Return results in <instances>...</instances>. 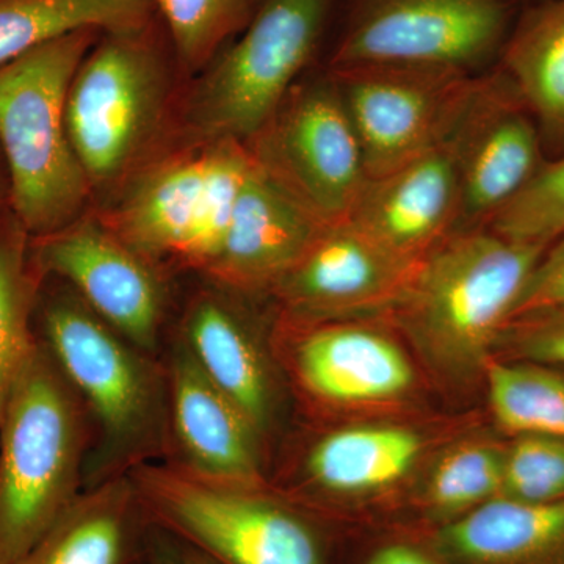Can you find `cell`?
<instances>
[{
	"instance_id": "cell-1",
	"label": "cell",
	"mask_w": 564,
	"mask_h": 564,
	"mask_svg": "<svg viewBox=\"0 0 564 564\" xmlns=\"http://www.w3.org/2000/svg\"><path fill=\"white\" fill-rule=\"evenodd\" d=\"M41 344L79 395L93 445L85 491L170 455L165 362L141 350L93 313L73 291L41 310Z\"/></svg>"
},
{
	"instance_id": "cell-2",
	"label": "cell",
	"mask_w": 564,
	"mask_h": 564,
	"mask_svg": "<svg viewBox=\"0 0 564 564\" xmlns=\"http://www.w3.org/2000/svg\"><path fill=\"white\" fill-rule=\"evenodd\" d=\"M90 417L36 344L0 413V564H14L85 491Z\"/></svg>"
},
{
	"instance_id": "cell-3",
	"label": "cell",
	"mask_w": 564,
	"mask_h": 564,
	"mask_svg": "<svg viewBox=\"0 0 564 564\" xmlns=\"http://www.w3.org/2000/svg\"><path fill=\"white\" fill-rule=\"evenodd\" d=\"M99 32L69 33L0 68V152L10 209L32 239L79 220L90 198V180L66 128V98Z\"/></svg>"
},
{
	"instance_id": "cell-4",
	"label": "cell",
	"mask_w": 564,
	"mask_h": 564,
	"mask_svg": "<svg viewBox=\"0 0 564 564\" xmlns=\"http://www.w3.org/2000/svg\"><path fill=\"white\" fill-rule=\"evenodd\" d=\"M545 248L489 228L452 234L419 262L393 307L441 367L473 372L513 321Z\"/></svg>"
},
{
	"instance_id": "cell-5",
	"label": "cell",
	"mask_w": 564,
	"mask_h": 564,
	"mask_svg": "<svg viewBox=\"0 0 564 564\" xmlns=\"http://www.w3.org/2000/svg\"><path fill=\"white\" fill-rule=\"evenodd\" d=\"M252 170L243 143L206 141L140 174L104 223L158 269L176 265L209 278Z\"/></svg>"
},
{
	"instance_id": "cell-6",
	"label": "cell",
	"mask_w": 564,
	"mask_h": 564,
	"mask_svg": "<svg viewBox=\"0 0 564 564\" xmlns=\"http://www.w3.org/2000/svg\"><path fill=\"white\" fill-rule=\"evenodd\" d=\"M147 524L214 564H325L313 527L262 486L215 484L169 462L131 474Z\"/></svg>"
},
{
	"instance_id": "cell-7",
	"label": "cell",
	"mask_w": 564,
	"mask_h": 564,
	"mask_svg": "<svg viewBox=\"0 0 564 564\" xmlns=\"http://www.w3.org/2000/svg\"><path fill=\"white\" fill-rule=\"evenodd\" d=\"M328 69L403 66L480 77L499 65L521 0H344Z\"/></svg>"
},
{
	"instance_id": "cell-8",
	"label": "cell",
	"mask_w": 564,
	"mask_h": 564,
	"mask_svg": "<svg viewBox=\"0 0 564 564\" xmlns=\"http://www.w3.org/2000/svg\"><path fill=\"white\" fill-rule=\"evenodd\" d=\"M337 0H262L193 96L206 141L247 143L280 109L321 46Z\"/></svg>"
},
{
	"instance_id": "cell-9",
	"label": "cell",
	"mask_w": 564,
	"mask_h": 564,
	"mask_svg": "<svg viewBox=\"0 0 564 564\" xmlns=\"http://www.w3.org/2000/svg\"><path fill=\"white\" fill-rule=\"evenodd\" d=\"M102 36L82 61L66 98V128L91 187L133 169L162 124L169 76L143 28Z\"/></svg>"
},
{
	"instance_id": "cell-10",
	"label": "cell",
	"mask_w": 564,
	"mask_h": 564,
	"mask_svg": "<svg viewBox=\"0 0 564 564\" xmlns=\"http://www.w3.org/2000/svg\"><path fill=\"white\" fill-rule=\"evenodd\" d=\"M245 147L259 172L323 225L347 221L369 181L358 135L328 73L299 82Z\"/></svg>"
},
{
	"instance_id": "cell-11",
	"label": "cell",
	"mask_w": 564,
	"mask_h": 564,
	"mask_svg": "<svg viewBox=\"0 0 564 564\" xmlns=\"http://www.w3.org/2000/svg\"><path fill=\"white\" fill-rule=\"evenodd\" d=\"M326 73L358 135L369 180L413 161L454 131L481 77L403 66Z\"/></svg>"
},
{
	"instance_id": "cell-12",
	"label": "cell",
	"mask_w": 564,
	"mask_h": 564,
	"mask_svg": "<svg viewBox=\"0 0 564 564\" xmlns=\"http://www.w3.org/2000/svg\"><path fill=\"white\" fill-rule=\"evenodd\" d=\"M41 274L70 291L141 350L161 355L166 289L161 269L132 250L104 221L82 215L62 231L32 242Z\"/></svg>"
},
{
	"instance_id": "cell-13",
	"label": "cell",
	"mask_w": 564,
	"mask_h": 564,
	"mask_svg": "<svg viewBox=\"0 0 564 564\" xmlns=\"http://www.w3.org/2000/svg\"><path fill=\"white\" fill-rule=\"evenodd\" d=\"M454 135L459 163L455 232L489 228L547 162L541 133L513 84L496 66L478 79Z\"/></svg>"
},
{
	"instance_id": "cell-14",
	"label": "cell",
	"mask_w": 564,
	"mask_h": 564,
	"mask_svg": "<svg viewBox=\"0 0 564 564\" xmlns=\"http://www.w3.org/2000/svg\"><path fill=\"white\" fill-rule=\"evenodd\" d=\"M417 265L351 221L334 223L318 232L272 293L292 321L322 322L395 306Z\"/></svg>"
},
{
	"instance_id": "cell-15",
	"label": "cell",
	"mask_w": 564,
	"mask_h": 564,
	"mask_svg": "<svg viewBox=\"0 0 564 564\" xmlns=\"http://www.w3.org/2000/svg\"><path fill=\"white\" fill-rule=\"evenodd\" d=\"M170 455L166 462L204 480L263 486L261 433L217 388L180 339L165 352Z\"/></svg>"
},
{
	"instance_id": "cell-16",
	"label": "cell",
	"mask_w": 564,
	"mask_h": 564,
	"mask_svg": "<svg viewBox=\"0 0 564 564\" xmlns=\"http://www.w3.org/2000/svg\"><path fill=\"white\" fill-rule=\"evenodd\" d=\"M458 212V148L452 131L413 161L367 181L347 221L400 258L421 262L455 232Z\"/></svg>"
},
{
	"instance_id": "cell-17",
	"label": "cell",
	"mask_w": 564,
	"mask_h": 564,
	"mask_svg": "<svg viewBox=\"0 0 564 564\" xmlns=\"http://www.w3.org/2000/svg\"><path fill=\"white\" fill-rule=\"evenodd\" d=\"M325 226L254 165L209 280L236 293L272 292Z\"/></svg>"
},
{
	"instance_id": "cell-18",
	"label": "cell",
	"mask_w": 564,
	"mask_h": 564,
	"mask_svg": "<svg viewBox=\"0 0 564 564\" xmlns=\"http://www.w3.org/2000/svg\"><path fill=\"white\" fill-rule=\"evenodd\" d=\"M176 337L263 436L276 410L272 370L237 307L221 293H198L182 315Z\"/></svg>"
},
{
	"instance_id": "cell-19",
	"label": "cell",
	"mask_w": 564,
	"mask_h": 564,
	"mask_svg": "<svg viewBox=\"0 0 564 564\" xmlns=\"http://www.w3.org/2000/svg\"><path fill=\"white\" fill-rule=\"evenodd\" d=\"M295 369L307 391L336 403L393 399L414 380L397 344L373 329L351 325L322 326L300 337Z\"/></svg>"
},
{
	"instance_id": "cell-20",
	"label": "cell",
	"mask_w": 564,
	"mask_h": 564,
	"mask_svg": "<svg viewBox=\"0 0 564 564\" xmlns=\"http://www.w3.org/2000/svg\"><path fill=\"white\" fill-rule=\"evenodd\" d=\"M440 544L467 564H564V500L492 497L445 527Z\"/></svg>"
},
{
	"instance_id": "cell-21",
	"label": "cell",
	"mask_w": 564,
	"mask_h": 564,
	"mask_svg": "<svg viewBox=\"0 0 564 564\" xmlns=\"http://www.w3.org/2000/svg\"><path fill=\"white\" fill-rule=\"evenodd\" d=\"M147 524L129 475L80 494L14 564H133Z\"/></svg>"
},
{
	"instance_id": "cell-22",
	"label": "cell",
	"mask_w": 564,
	"mask_h": 564,
	"mask_svg": "<svg viewBox=\"0 0 564 564\" xmlns=\"http://www.w3.org/2000/svg\"><path fill=\"white\" fill-rule=\"evenodd\" d=\"M497 68L532 113L545 158L564 155V0L522 6Z\"/></svg>"
},
{
	"instance_id": "cell-23",
	"label": "cell",
	"mask_w": 564,
	"mask_h": 564,
	"mask_svg": "<svg viewBox=\"0 0 564 564\" xmlns=\"http://www.w3.org/2000/svg\"><path fill=\"white\" fill-rule=\"evenodd\" d=\"M421 451V437L400 426L337 430L310 448L304 458V475L322 491H375L410 473Z\"/></svg>"
},
{
	"instance_id": "cell-24",
	"label": "cell",
	"mask_w": 564,
	"mask_h": 564,
	"mask_svg": "<svg viewBox=\"0 0 564 564\" xmlns=\"http://www.w3.org/2000/svg\"><path fill=\"white\" fill-rule=\"evenodd\" d=\"M152 0H0V68L69 33L143 28Z\"/></svg>"
},
{
	"instance_id": "cell-25",
	"label": "cell",
	"mask_w": 564,
	"mask_h": 564,
	"mask_svg": "<svg viewBox=\"0 0 564 564\" xmlns=\"http://www.w3.org/2000/svg\"><path fill=\"white\" fill-rule=\"evenodd\" d=\"M31 239L13 215L0 220V413L39 344L32 314L41 273L33 262Z\"/></svg>"
},
{
	"instance_id": "cell-26",
	"label": "cell",
	"mask_w": 564,
	"mask_h": 564,
	"mask_svg": "<svg viewBox=\"0 0 564 564\" xmlns=\"http://www.w3.org/2000/svg\"><path fill=\"white\" fill-rule=\"evenodd\" d=\"M488 392L494 417L507 432L564 441L563 373L540 362H492Z\"/></svg>"
},
{
	"instance_id": "cell-27",
	"label": "cell",
	"mask_w": 564,
	"mask_h": 564,
	"mask_svg": "<svg viewBox=\"0 0 564 564\" xmlns=\"http://www.w3.org/2000/svg\"><path fill=\"white\" fill-rule=\"evenodd\" d=\"M169 25L181 65L198 70L209 65L225 41L251 21L256 0H152Z\"/></svg>"
},
{
	"instance_id": "cell-28",
	"label": "cell",
	"mask_w": 564,
	"mask_h": 564,
	"mask_svg": "<svg viewBox=\"0 0 564 564\" xmlns=\"http://www.w3.org/2000/svg\"><path fill=\"white\" fill-rule=\"evenodd\" d=\"M502 475L503 452L485 444L463 445L434 467L426 497L441 513L470 511L500 496Z\"/></svg>"
},
{
	"instance_id": "cell-29",
	"label": "cell",
	"mask_w": 564,
	"mask_h": 564,
	"mask_svg": "<svg viewBox=\"0 0 564 564\" xmlns=\"http://www.w3.org/2000/svg\"><path fill=\"white\" fill-rule=\"evenodd\" d=\"M489 229L516 242L543 247L558 239L564 234V155L545 162Z\"/></svg>"
},
{
	"instance_id": "cell-30",
	"label": "cell",
	"mask_w": 564,
	"mask_h": 564,
	"mask_svg": "<svg viewBox=\"0 0 564 564\" xmlns=\"http://www.w3.org/2000/svg\"><path fill=\"white\" fill-rule=\"evenodd\" d=\"M500 496L533 503L564 500V441L518 436L503 452Z\"/></svg>"
},
{
	"instance_id": "cell-31",
	"label": "cell",
	"mask_w": 564,
	"mask_h": 564,
	"mask_svg": "<svg viewBox=\"0 0 564 564\" xmlns=\"http://www.w3.org/2000/svg\"><path fill=\"white\" fill-rule=\"evenodd\" d=\"M502 339L522 361L564 366V310L514 318Z\"/></svg>"
},
{
	"instance_id": "cell-32",
	"label": "cell",
	"mask_w": 564,
	"mask_h": 564,
	"mask_svg": "<svg viewBox=\"0 0 564 564\" xmlns=\"http://www.w3.org/2000/svg\"><path fill=\"white\" fill-rule=\"evenodd\" d=\"M560 310H564V234L545 248L534 267L516 306L513 321Z\"/></svg>"
},
{
	"instance_id": "cell-33",
	"label": "cell",
	"mask_w": 564,
	"mask_h": 564,
	"mask_svg": "<svg viewBox=\"0 0 564 564\" xmlns=\"http://www.w3.org/2000/svg\"><path fill=\"white\" fill-rule=\"evenodd\" d=\"M367 564H434L429 556L408 545L395 544L380 549Z\"/></svg>"
},
{
	"instance_id": "cell-34",
	"label": "cell",
	"mask_w": 564,
	"mask_h": 564,
	"mask_svg": "<svg viewBox=\"0 0 564 564\" xmlns=\"http://www.w3.org/2000/svg\"><path fill=\"white\" fill-rule=\"evenodd\" d=\"M147 564H176L172 545L161 540L152 541L151 547H148Z\"/></svg>"
},
{
	"instance_id": "cell-35",
	"label": "cell",
	"mask_w": 564,
	"mask_h": 564,
	"mask_svg": "<svg viewBox=\"0 0 564 564\" xmlns=\"http://www.w3.org/2000/svg\"><path fill=\"white\" fill-rule=\"evenodd\" d=\"M174 563L176 564H214L206 556L198 554L187 545H181L180 549L173 547Z\"/></svg>"
},
{
	"instance_id": "cell-36",
	"label": "cell",
	"mask_w": 564,
	"mask_h": 564,
	"mask_svg": "<svg viewBox=\"0 0 564 564\" xmlns=\"http://www.w3.org/2000/svg\"><path fill=\"white\" fill-rule=\"evenodd\" d=\"M10 207V180L7 172L6 162H3L2 152H0V214ZM2 220V218H0Z\"/></svg>"
},
{
	"instance_id": "cell-37",
	"label": "cell",
	"mask_w": 564,
	"mask_h": 564,
	"mask_svg": "<svg viewBox=\"0 0 564 564\" xmlns=\"http://www.w3.org/2000/svg\"><path fill=\"white\" fill-rule=\"evenodd\" d=\"M522 6H527V3L540 2V0H521Z\"/></svg>"
}]
</instances>
